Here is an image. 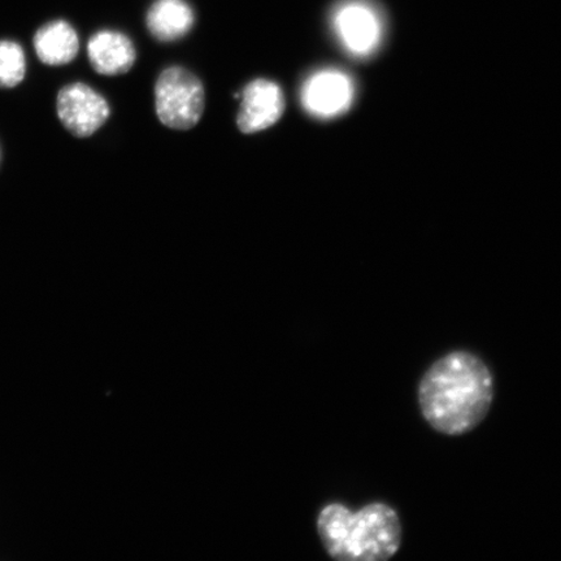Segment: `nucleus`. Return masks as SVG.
I'll return each mask as SVG.
<instances>
[{
  "label": "nucleus",
  "instance_id": "obj_11",
  "mask_svg": "<svg viewBox=\"0 0 561 561\" xmlns=\"http://www.w3.org/2000/svg\"><path fill=\"white\" fill-rule=\"evenodd\" d=\"M26 59L23 47L13 41H0V89H11L24 81Z\"/></svg>",
  "mask_w": 561,
  "mask_h": 561
},
{
  "label": "nucleus",
  "instance_id": "obj_6",
  "mask_svg": "<svg viewBox=\"0 0 561 561\" xmlns=\"http://www.w3.org/2000/svg\"><path fill=\"white\" fill-rule=\"evenodd\" d=\"M300 98L308 114L321 121H331L346 114L353 105L355 83L343 70L322 69L308 77Z\"/></svg>",
  "mask_w": 561,
  "mask_h": 561
},
{
  "label": "nucleus",
  "instance_id": "obj_1",
  "mask_svg": "<svg viewBox=\"0 0 561 561\" xmlns=\"http://www.w3.org/2000/svg\"><path fill=\"white\" fill-rule=\"evenodd\" d=\"M494 401V377L488 364L465 350L434 362L421 377V415L439 434L465 436L486 419Z\"/></svg>",
  "mask_w": 561,
  "mask_h": 561
},
{
  "label": "nucleus",
  "instance_id": "obj_3",
  "mask_svg": "<svg viewBox=\"0 0 561 561\" xmlns=\"http://www.w3.org/2000/svg\"><path fill=\"white\" fill-rule=\"evenodd\" d=\"M206 108V90L198 76L182 67L163 70L156 83V110L161 124L191 130Z\"/></svg>",
  "mask_w": 561,
  "mask_h": 561
},
{
  "label": "nucleus",
  "instance_id": "obj_4",
  "mask_svg": "<svg viewBox=\"0 0 561 561\" xmlns=\"http://www.w3.org/2000/svg\"><path fill=\"white\" fill-rule=\"evenodd\" d=\"M332 25L335 37L354 58H369L382 44L383 19L367 0H345L336 5Z\"/></svg>",
  "mask_w": 561,
  "mask_h": 561
},
{
  "label": "nucleus",
  "instance_id": "obj_10",
  "mask_svg": "<svg viewBox=\"0 0 561 561\" xmlns=\"http://www.w3.org/2000/svg\"><path fill=\"white\" fill-rule=\"evenodd\" d=\"M193 25L194 12L185 0H157L147 13V27L161 42L185 37Z\"/></svg>",
  "mask_w": 561,
  "mask_h": 561
},
{
  "label": "nucleus",
  "instance_id": "obj_7",
  "mask_svg": "<svg viewBox=\"0 0 561 561\" xmlns=\"http://www.w3.org/2000/svg\"><path fill=\"white\" fill-rule=\"evenodd\" d=\"M242 103L237 126L243 135H254L276 125L284 116L286 101L276 82L256 79L242 90Z\"/></svg>",
  "mask_w": 561,
  "mask_h": 561
},
{
  "label": "nucleus",
  "instance_id": "obj_9",
  "mask_svg": "<svg viewBox=\"0 0 561 561\" xmlns=\"http://www.w3.org/2000/svg\"><path fill=\"white\" fill-rule=\"evenodd\" d=\"M33 44L38 59L53 67L68 65L80 51L79 35L72 25L62 20L39 27Z\"/></svg>",
  "mask_w": 561,
  "mask_h": 561
},
{
  "label": "nucleus",
  "instance_id": "obj_8",
  "mask_svg": "<svg viewBox=\"0 0 561 561\" xmlns=\"http://www.w3.org/2000/svg\"><path fill=\"white\" fill-rule=\"evenodd\" d=\"M88 56L96 73L111 77L128 73L137 60L128 35L114 31L95 33L89 41Z\"/></svg>",
  "mask_w": 561,
  "mask_h": 561
},
{
  "label": "nucleus",
  "instance_id": "obj_5",
  "mask_svg": "<svg viewBox=\"0 0 561 561\" xmlns=\"http://www.w3.org/2000/svg\"><path fill=\"white\" fill-rule=\"evenodd\" d=\"M56 111L62 126L79 138L93 136L111 115L105 98L82 82L69 83L59 91Z\"/></svg>",
  "mask_w": 561,
  "mask_h": 561
},
{
  "label": "nucleus",
  "instance_id": "obj_2",
  "mask_svg": "<svg viewBox=\"0 0 561 561\" xmlns=\"http://www.w3.org/2000/svg\"><path fill=\"white\" fill-rule=\"evenodd\" d=\"M318 530L329 556L341 561H386L401 549L403 528L388 503L374 502L353 512L340 503L321 510Z\"/></svg>",
  "mask_w": 561,
  "mask_h": 561
}]
</instances>
